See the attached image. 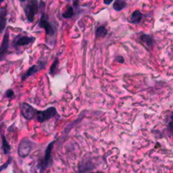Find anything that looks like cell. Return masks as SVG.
<instances>
[{
    "label": "cell",
    "mask_w": 173,
    "mask_h": 173,
    "mask_svg": "<svg viewBox=\"0 0 173 173\" xmlns=\"http://www.w3.org/2000/svg\"><path fill=\"white\" fill-rule=\"evenodd\" d=\"M35 144L28 139H23L18 147V154L21 158H25L30 154L34 148Z\"/></svg>",
    "instance_id": "cell-1"
},
{
    "label": "cell",
    "mask_w": 173,
    "mask_h": 173,
    "mask_svg": "<svg viewBox=\"0 0 173 173\" xmlns=\"http://www.w3.org/2000/svg\"><path fill=\"white\" fill-rule=\"evenodd\" d=\"M57 114V110L54 107L48 108L43 111H37V118L41 123L44 122L54 117Z\"/></svg>",
    "instance_id": "cell-2"
},
{
    "label": "cell",
    "mask_w": 173,
    "mask_h": 173,
    "mask_svg": "<svg viewBox=\"0 0 173 173\" xmlns=\"http://www.w3.org/2000/svg\"><path fill=\"white\" fill-rule=\"evenodd\" d=\"M21 112L23 117L28 121H31L34 118L37 114L36 110L31 105L25 102L22 103L21 106Z\"/></svg>",
    "instance_id": "cell-3"
},
{
    "label": "cell",
    "mask_w": 173,
    "mask_h": 173,
    "mask_svg": "<svg viewBox=\"0 0 173 173\" xmlns=\"http://www.w3.org/2000/svg\"><path fill=\"white\" fill-rule=\"evenodd\" d=\"M25 13L29 22H32L34 20L35 15L38 12V3L37 0H31L26 6Z\"/></svg>",
    "instance_id": "cell-4"
},
{
    "label": "cell",
    "mask_w": 173,
    "mask_h": 173,
    "mask_svg": "<svg viewBox=\"0 0 173 173\" xmlns=\"http://www.w3.org/2000/svg\"><path fill=\"white\" fill-rule=\"evenodd\" d=\"M56 141H54L51 142L48 146L47 149L45 150V156H44V158L42 160V162L41 164V169L43 170H45L47 168L48 166H49L51 165V160H52V148L54 147V144H55Z\"/></svg>",
    "instance_id": "cell-5"
},
{
    "label": "cell",
    "mask_w": 173,
    "mask_h": 173,
    "mask_svg": "<svg viewBox=\"0 0 173 173\" xmlns=\"http://www.w3.org/2000/svg\"><path fill=\"white\" fill-rule=\"evenodd\" d=\"M39 26L41 28L44 29L47 35L53 36L54 35V33H55L54 29L53 28V26L50 23L48 22L45 15L43 14L41 16V19H40L39 22Z\"/></svg>",
    "instance_id": "cell-6"
},
{
    "label": "cell",
    "mask_w": 173,
    "mask_h": 173,
    "mask_svg": "<svg viewBox=\"0 0 173 173\" xmlns=\"http://www.w3.org/2000/svg\"><path fill=\"white\" fill-rule=\"evenodd\" d=\"M9 32L7 30L5 33L1 47H0V60H2L4 59L6 54L8 52L9 45Z\"/></svg>",
    "instance_id": "cell-7"
},
{
    "label": "cell",
    "mask_w": 173,
    "mask_h": 173,
    "mask_svg": "<svg viewBox=\"0 0 173 173\" xmlns=\"http://www.w3.org/2000/svg\"><path fill=\"white\" fill-rule=\"evenodd\" d=\"M143 16H144V15L140 11L135 10L132 12L131 16H129V22L133 25H138L141 22Z\"/></svg>",
    "instance_id": "cell-8"
},
{
    "label": "cell",
    "mask_w": 173,
    "mask_h": 173,
    "mask_svg": "<svg viewBox=\"0 0 173 173\" xmlns=\"http://www.w3.org/2000/svg\"><path fill=\"white\" fill-rule=\"evenodd\" d=\"M141 41L144 43V44L147 48H154V39L153 38V37L150 35L148 34H142L140 36Z\"/></svg>",
    "instance_id": "cell-9"
},
{
    "label": "cell",
    "mask_w": 173,
    "mask_h": 173,
    "mask_svg": "<svg viewBox=\"0 0 173 173\" xmlns=\"http://www.w3.org/2000/svg\"><path fill=\"white\" fill-rule=\"evenodd\" d=\"M43 63V62H41V64H39V66H36V65L32 66L27 71H26V72L24 75V76H22V81H24V80L26 79L28 77H29V76H31L33 75H34L35 73L37 72L40 69H41V68H43V66H41Z\"/></svg>",
    "instance_id": "cell-10"
},
{
    "label": "cell",
    "mask_w": 173,
    "mask_h": 173,
    "mask_svg": "<svg viewBox=\"0 0 173 173\" xmlns=\"http://www.w3.org/2000/svg\"><path fill=\"white\" fill-rule=\"evenodd\" d=\"M126 6H127V4L125 0H116L113 4V8L115 11L120 12L125 9Z\"/></svg>",
    "instance_id": "cell-11"
},
{
    "label": "cell",
    "mask_w": 173,
    "mask_h": 173,
    "mask_svg": "<svg viewBox=\"0 0 173 173\" xmlns=\"http://www.w3.org/2000/svg\"><path fill=\"white\" fill-rule=\"evenodd\" d=\"M6 10L4 9H2L0 12V33H2L6 26Z\"/></svg>",
    "instance_id": "cell-12"
},
{
    "label": "cell",
    "mask_w": 173,
    "mask_h": 173,
    "mask_svg": "<svg viewBox=\"0 0 173 173\" xmlns=\"http://www.w3.org/2000/svg\"><path fill=\"white\" fill-rule=\"evenodd\" d=\"M35 39L34 37H22L16 41V45L19 46L26 45L34 41Z\"/></svg>",
    "instance_id": "cell-13"
},
{
    "label": "cell",
    "mask_w": 173,
    "mask_h": 173,
    "mask_svg": "<svg viewBox=\"0 0 173 173\" xmlns=\"http://www.w3.org/2000/svg\"><path fill=\"white\" fill-rule=\"evenodd\" d=\"M108 34V31L104 26H100L95 31V36L97 38H104Z\"/></svg>",
    "instance_id": "cell-14"
},
{
    "label": "cell",
    "mask_w": 173,
    "mask_h": 173,
    "mask_svg": "<svg viewBox=\"0 0 173 173\" xmlns=\"http://www.w3.org/2000/svg\"><path fill=\"white\" fill-rule=\"evenodd\" d=\"M2 148L4 150V153L5 154H8L10 151V146L8 142L6 140L5 136L4 135H2Z\"/></svg>",
    "instance_id": "cell-15"
},
{
    "label": "cell",
    "mask_w": 173,
    "mask_h": 173,
    "mask_svg": "<svg viewBox=\"0 0 173 173\" xmlns=\"http://www.w3.org/2000/svg\"><path fill=\"white\" fill-rule=\"evenodd\" d=\"M74 14V9L71 6H68L67 9L66 10V11L63 13V17L65 18H70Z\"/></svg>",
    "instance_id": "cell-16"
},
{
    "label": "cell",
    "mask_w": 173,
    "mask_h": 173,
    "mask_svg": "<svg viewBox=\"0 0 173 173\" xmlns=\"http://www.w3.org/2000/svg\"><path fill=\"white\" fill-rule=\"evenodd\" d=\"M58 64V58H56V60H54V62H53L52 65L51 66V68H50V71H49V74L50 75H54L56 72V70H57V66Z\"/></svg>",
    "instance_id": "cell-17"
},
{
    "label": "cell",
    "mask_w": 173,
    "mask_h": 173,
    "mask_svg": "<svg viewBox=\"0 0 173 173\" xmlns=\"http://www.w3.org/2000/svg\"><path fill=\"white\" fill-rule=\"evenodd\" d=\"M12 161V158L11 157H9L8 159L7 160V161H6V162H5L4 164H2V166H0V172H1L2 171H4V170H6V168H7L8 165L11 164Z\"/></svg>",
    "instance_id": "cell-18"
},
{
    "label": "cell",
    "mask_w": 173,
    "mask_h": 173,
    "mask_svg": "<svg viewBox=\"0 0 173 173\" xmlns=\"http://www.w3.org/2000/svg\"><path fill=\"white\" fill-rule=\"evenodd\" d=\"M166 131H168V133L171 135H173V121H171L168 124Z\"/></svg>",
    "instance_id": "cell-19"
},
{
    "label": "cell",
    "mask_w": 173,
    "mask_h": 173,
    "mask_svg": "<svg viewBox=\"0 0 173 173\" xmlns=\"http://www.w3.org/2000/svg\"><path fill=\"white\" fill-rule=\"evenodd\" d=\"M115 60L117 62L120 63V64H123V63L125 62V58L121 56H118L116 57Z\"/></svg>",
    "instance_id": "cell-20"
},
{
    "label": "cell",
    "mask_w": 173,
    "mask_h": 173,
    "mask_svg": "<svg viewBox=\"0 0 173 173\" xmlns=\"http://www.w3.org/2000/svg\"><path fill=\"white\" fill-rule=\"evenodd\" d=\"M14 95V93L12 89H9L7 91H6V97L8 98H11L12 97H13Z\"/></svg>",
    "instance_id": "cell-21"
},
{
    "label": "cell",
    "mask_w": 173,
    "mask_h": 173,
    "mask_svg": "<svg viewBox=\"0 0 173 173\" xmlns=\"http://www.w3.org/2000/svg\"><path fill=\"white\" fill-rule=\"evenodd\" d=\"M114 0H104V4L106 5H110Z\"/></svg>",
    "instance_id": "cell-22"
},
{
    "label": "cell",
    "mask_w": 173,
    "mask_h": 173,
    "mask_svg": "<svg viewBox=\"0 0 173 173\" xmlns=\"http://www.w3.org/2000/svg\"><path fill=\"white\" fill-rule=\"evenodd\" d=\"M171 121H173V112H172L171 116Z\"/></svg>",
    "instance_id": "cell-23"
},
{
    "label": "cell",
    "mask_w": 173,
    "mask_h": 173,
    "mask_svg": "<svg viewBox=\"0 0 173 173\" xmlns=\"http://www.w3.org/2000/svg\"><path fill=\"white\" fill-rule=\"evenodd\" d=\"M91 173H104V172H101V171H99V172H91Z\"/></svg>",
    "instance_id": "cell-24"
},
{
    "label": "cell",
    "mask_w": 173,
    "mask_h": 173,
    "mask_svg": "<svg viewBox=\"0 0 173 173\" xmlns=\"http://www.w3.org/2000/svg\"><path fill=\"white\" fill-rule=\"evenodd\" d=\"M20 1H21V2H24L25 1V0H20Z\"/></svg>",
    "instance_id": "cell-25"
},
{
    "label": "cell",
    "mask_w": 173,
    "mask_h": 173,
    "mask_svg": "<svg viewBox=\"0 0 173 173\" xmlns=\"http://www.w3.org/2000/svg\"><path fill=\"white\" fill-rule=\"evenodd\" d=\"M3 1H4V0H0V4H1V3H2Z\"/></svg>",
    "instance_id": "cell-26"
}]
</instances>
